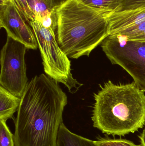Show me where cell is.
<instances>
[{"mask_svg": "<svg viewBox=\"0 0 145 146\" xmlns=\"http://www.w3.org/2000/svg\"><path fill=\"white\" fill-rule=\"evenodd\" d=\"M67 96L58 82L42 74L28 82L14 120L15 146H57Z\"/></svg>", "mask_w": 145, "mask_h": 146, "instance_id": "1", "label": "cell"}, {"mask_svg": "<svg viewBox=\"0 0 145 146\" xmlns=\"http://www.w3.org/2000/svg\"><path fill=\"white\" fill-rule=\"evenodd\" d=\"M94 94L92 119L94 127L104 133L124 136L145 124V92L133 82L100 85Z\"/></svg>", "mask_w": 145, "mask_h": 146, "instance_id": "2", "label": "cell"}, {"mask_svg": "<svg viewBox=\"0 0 145 146\" xmlns=\"http://www.w3.org/2000/svg\"><path fill=\"white\" fill-rule=\"evenodd\" d=\"M56 13L57 42L69 58L89 56L109 36L110 13L97 11L79 0H68Z\"/></svg>", "mask_w": 145, "mask_h": 146, "instance_id": "3", "label": "cell"}, {"mask_svg": "<svg viewBox=\"0 0 145 146\" xmlns=\"http://www.w3.org/2000/svg\"><path fill=\"white\" fill-rule=\"evenodd\" d=\"M29 25L37 41L46 74L64 84L71 93L76 92L83 84L73 77L71 61L58 45L55 31L37 20L30 21Z\"/></svg>", "mask_w": 145, "mask_h": 146, "instance_id": "4", "label": "cell"}, {"mask_svg": "<svg viewBox=\"0 0 145 146\" xmlns=\"http://www.w3.org/2000/svg\"><path fill=\"white\" fill-rule=\"evenodd\" d=\"M101 47L112 64L122 68L145 92V42L110 35L103 40Z\"/></svg>", "mask_w": 145, "mask_h": 146, "instance_id": "5", "label": "cell"}, {"mask_svg": "<svg viewBox=\"0 0 145 146\" xmlns=\"http://www.w3.org/2000/svg\"><path fill=\"white\" fill-rule=\"evenodd\" d=\"M27 47L7 36L1 52L0 84L21 98L28 84L25 56Z\"/></svg>", "mask_w": 145, "mask_h": 146, "instance_id": "6", "label": "cell"}, {"mask_svg": "<svg viewBox=\"0 0 145 146\" xmlns=\"http://www.w3.org/2000/svg\"><path fill=\"white\" fill-rule=\"evenodd\" d=\"M0 27L5 29L7 36L24 44L28 49L38 47L35 34L12 1L0 6Z\"/></svg>", "mask_w": 145, "mask_h": 146, "instance_id": "7", "label": "cell"}, {"mask_svg": "<svg viewBox=\"0 0 145 146\" xmlns=\"http://www.w3.org/2000/svg\"><path fill=\"white\" fill-rule=\"evenodd\" d=\"M109 36L145 21V7L111 13L108 16Z\"/></svg>", "mask_w": 145, "mask_h": 146, "instance_id": "8", "label": "cell"}, {"mask_svg": "<svg viewBox=\"0 0 145 146\" xmlns=\"http://www.w3.org/2000/svg\"><path fill=\"white\" fill-rule=\"evenodd\" d=\"M20 98L0 86V120L7 121L18 111Z\"/></svg>", "mask_w": 145, "mask_h": 146, "instance_id": "9", "label": "cell"}, {"mask_svg": "<svg viewBox=\"0 0 145 146\" xmlns=\"http://www.w3.org/2000/svg\"><path fill=\"white\" fill-rule=\"evenodd\" d=\"M57 146H98L96 141L91 140L73 133L66 127L63 122L58 132Z\"/></svg>", "mask_w": 145, "mask_h": 146, "instance_id": "10", "label": "cell"}, {"mask_svg": "<svg viewBox=\"0 0 145 146\" xmlns=\"http://www.w3.org/2000/svg\"><path fill=\"white\" fill-rule=\"evenodd\" d=\"M68 0H27L30 8L35 16V20L55 12Z\"/></svg>", "mask_w": 145, "mask_h": 146, "instance_id": "11", "label": "cell"}, {"mask_svg": "<svg viewBox=\"0 0 145 146\" xmlns=\"http://www.w3.org/2000/svg\"><path fill=\"white\" fill-rule=\"evenodd\" d=\"M84 5L97 11L111 13L120 8L123 0H79Z\"/></svg>", "mask_w": 145, "mask_h": 146, "instance_id": "12", "label": "cell"}, {"mask_svg": "<svg viewBox=\"0 0 145 146\" xmlns=\"http://www.w3.org/2000/svg\"><path fill=\"white\" fill-rule=\"evenodd\" d=\"M0 146H15L14 135L6 124V121L0 120Z\"/></svg>", "mask_w": 145, "mask_h": 146, "instance_id": "13", "label": "cell"}, {"mask_svg": "<svg viewBox=\"0 0 145 146\" xmlns=\"http://www.w3.org/2000/svg\"><path fill=\"white\" fill-rule=\"evenodd\" d=\"M12 1L29 24L30 21L35 20V16L30 8L27 0H12Z\"/></svg>", "mask_w": 145, "mask_h": 146, "instance_id": "14", "label": "cell"}, {"mask_svg": "<svg viewBox=\"0 0 145 146\" xmlns=\"http://www.w3.org/2000/svg\"><path fill=\"white\" fill-rule=\"evenodd\" d=\"M96 143L98 146H141V145H135L130 141L121 139L100 138Z\"/></svg>", "mask_w": 145, "mask_h": 146, "instance_id": "15", "label": "cell"}, {"mask_svg": "<svg viewBox=\"0 0 145 146\" xmlns=\"http://www.w3.org/2000/svg\"><path fill=\"white\" fill-rule=\"evenodd\" d=\"M145 7V0H123L117 11L135 9Z\"/></svg>", "mask_w": 145, "mask_h": 146, "instance_id": "16", "label": "cell"}, {"mask_svg": "<svg viewBox=\"0 0 145 146\" xmlns=\"http://www.w3.org/2000/svg\"><path fill=\"white\" fill-rule=\"evenodd\" d=\"M141 146H145V127L141 134L138 136Z\"/></svg>", "mask_w": 145, "mask_h": 146, "instance_id": "17", "label": "cell"}, {"mask_svg": "<svg viewBox=\"0 0 145 146\" xmlns=\"http://www.w3.org/2000/svg\"><path fill=\"white\" fill-rule=\"evenodd\" d=\"M11 1L12 0H0V6L6 5Z\"/></svg>", "mask_w": 145, "mask_h": 146, "instance_id": "18", "label": "cell"}]
</instances>
